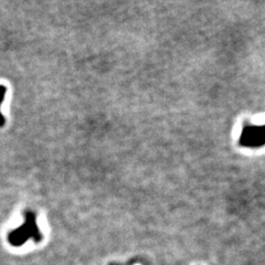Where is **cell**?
Returning a JSON list of instances; mask_svg holds the SVG:
<instances>
[{
	"mask_svg": "<svg viewBox=\"0 0 265 265\" xmlns=\"http://www.w3.org/2000/svg\"><path fill=\"white\" fill-rule=\"evenodd\" d=\"M23 217L24 222L21 226L8 234V241L14 247H21L30 239L35 243L42 241V234L36 223V214L34 211L26 210Z\"/></svg>",
	"mask_w": 265,
	"mask_h": 265,
	"instance_id": "obj_1",
	"label": "cell"
},
{
	"mask_svg": "<svg viewBox=\"0 0 265 265\" xmlns=\"http://www.w3.org/2000/svg\"><path fill=\"white\" fill-rule=\"evenodd\" d=\"M240 141L247 147L261 146L265 142V127L264 126H247L244 128Z\"/></svg>",
	"mask_w": 265,
	"mask_h": 265,
	"instance_id": "obj_2",
	"label": "cell"
},
{
	"mask_svg": "<svg viewBox=\"0 0 265 265\" xmlns=\"http://www.w3.org/2000/svg\"><path fill=\"white\" fill-rule=\"evenodd\" d=\"M6 92H7V88L5 87V85H0V107H1L2 102L3 100H5ZM5 123H6V118L2 115L1 111H0V127H2V126L5 125Z\"/></svg>",
	"mask_w": 265,
	"mask_h": 265,
	"instance_id": "obj_3",
	"label": "cell"
}]
</instances>
